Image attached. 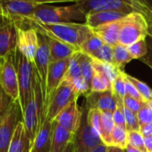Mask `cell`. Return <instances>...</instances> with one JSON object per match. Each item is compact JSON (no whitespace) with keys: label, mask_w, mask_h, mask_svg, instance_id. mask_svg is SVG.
<instances>
[{"label":"cell","mask_w":152,"mask_h":152,"mask_svg":"<svg viewBox=\"0 0 152 152\" xmlns=\"http://www.w3.org/2000/svg\"><path fill=\"white\" fill-rule=\"evenodd\" d=\"M34 28L38 33L47 37L63 41L72 45L78 49L94 32L86 23H58V24H43L32 20H26L21 26Z\"/></svg>","instance_id":"cell-1"},{"label":"cell","mask_w":152,"mask_h":152,"mask_svg":"<svg viewBox=\"0 0 152 152\" xmlns=\"http://www.w3.org/2000/svg\"><path fill=\"white\" fill-rule=\"evenodd\" d=\"M44 99L40 81L37 72H35L33 88L30 98L22 111V122L28 137L33 143L39 130L45 122Z\"/></svg>","instance_id":"cell-2"},{"label":"cell","mask_w":152,"mask_h":152,"mask_svg":"<svg viewBox=\"0 0 152 152\" xmlns=\"http://www.w3.org/2000/svg\"><path fill=\"white\" fill-rule=\"evenodd\" d=\"M28 20L43 24H58L69 23L72 20H86V15L83 14L76 4L69 6H53L46 3L39 5L30 19Z\"/></svg>","instance_id":"cell-3"},{"label":"cell","mask_w":152,"mask_h":152,"mask_svg":"<svg viewBox=\"0 0 152 152\" xmlns=\"http://www.w3.org/2000/svg\"><path fill=\"white\" fill-rule=\"evenodd\" d=\"M12 58L19 83V102L23 111L32 93L36 69L34 63L30 61L17 48L12 53Z\"/></svg>","instance_id":"cell-4"},{"label":"cell","mask_w":152,"mask_h":152,"mask_svg":"<svg viewBox=\"0 0 152 152\" xmlns=\"http://www.w3.org/2000/svg\"><path fill=\"white\" fill-rule=\"evenodd\" d=\"M147 36V24L142 13L134 11L123 19L119 32V44L129 46L139 40L146 38Z\"/></svg>","instance_id":"cell-5"},{"label":"cell","mask_w":152,"mask_h":152,"mask_svg":"<svg viewBox=\"0 0 152 152\" xmlns=\"http://www.w3.org/2000/svg\"><path fill=\"white\" fill-rule=\"evenodd\" d=\"M82 118L81 126L75 133L73 140V152H91L96 147L102 144V141L97 131L90 126L88 120V108L85 103L82 109Z\"/></svg>","instance_id":"cell-6"},{"label":"cell","mask_w":152,"mask_h":152,"mask_svg":"<svg viewBox=\"0 0 152 152\" xmlns=\"http://www.w3.org/2000/svg\"><path fill=\"white\" fill-rule=\"evenodd\" d=\"M79 96L80 95L73 86L70 82L64 79L53 94L48 102L46 110V120L53 122L65 108L72 102H77Z\"/></svg>","instance_id":"cell-7"},{"label":"cell","mask_w":152,"mask_h":152,"mask_svg":"<svg viewBox=\"0 0 152 152\" xmlns=\"http://www.w3.org/2000/svg\"><path fill=\"white\" fill-rule=\"evenodd\" d=\"M47 2L41 1H22V0H0V6L4 12L14 21L16 26L33 15L36 9Z\"/></svg>","instance_id":"cell-8"},{"label":"cell","mask_w":152,"mask_h":152,"mask_svg":"<svg viewBox=\"0 0 152 152\" xmlns=\"http://www.w3.org/2000/svg\"><path fill=\"white\" fill-rule=\"evenodd\" d=\"M75 4L85 15L106 11L121 12L130 14L135 11L130 0H83L76 1Z\"/></svg>","instance_id":"cell-9"},{"label":"cell","mask_w":152,"mask_h":152,"mask_svg":"<svg viewBox=\"0 0 152 152\" xmlns=\"http://www.w3.org/2000/svg\"><path fill=\"white\" fill-rule=\"evenodd\" d=\"M21 121L22 111L19 101H16L0 123V152H8L15 128Z\"/></svg>","instance_id":"cell-10"},{"label":"cell","mask_w":152,"mask_h":152,"mask_svg":"<svg viewBox=\"0 0 152 152\" xmlns=\"http://www.w3.org/2000/svg\"><path fill=\"white\" fill-rule=\"evenodd\" d=\"M16 46V25L0 6V58H4L13 53Z\"/></svg>","instance_id":"cell-11"},{"label":"cell","mask_w":152,"mask_h":152,"mask_svg":"<svg viewBox=\"0 0 152 152\" xmlns=\"http://www.w3.org/2000/svg\"><path fill=\"white\" fill-rule=\"evenodd\" d=\"M70 59L57 61L50 62L47 76V86H46V94L44 98V108H45V118H46V110L47 108L48 102L56 92L59 85L65 78V76L67 72L69 67ZM46 120V119H45Z\"/></svg>","instance_id":"cell-12"},{"label":"cell","mask_w":152,"mask_h":152,"mask_svg":"<svg viewBox=\"0 0 152 152\" xmlns=\"http://www.w3.org/2000/svg\"><path fill=\"white\" fill-rule=\"evenodd\" d=\"M0 85L8 95L14 101H19V83L12 58V53L3 58L0 72Z\"/></svg>","instance_id":"cell-13"},{"label":"cell","mask_w":152,"mask_h":152,"mask_svg":"<svg viewBox=\"0 0 152 152\" xmlns=\"http://www.w3.org/2000/svg\"><path fill=\"white\" fill-rule=\"evenodd\" d=\"M33 63H34L36 72L40 81L43 99H44L45 94H46L47 70H48V67L50 64V51H49L47 37L41 35L39 33V48H38Z\"/></svg>","instance_id":"cell-14"},{"label":"cell","mask_w":152,"mask_h":152,"mask_svg":"<svg viewBox=\"0 0 152 152\" xmlns=\"http://www.w3.org/2000/svg\"><path fill=\"white\" fill-rule=\"evenodd\" d=\"M17 46L16 48L31 62L39 48V33L32 28L17 27Z\"/></svg>","instance_id":"cell-15"},{"label":"cell","mask_w":152,"mask_h":152,"mask_svg":"<svg viewBox=\"0 0 152 152\" xmlns=\"http://www.w3.org/2000/svg\"><path fill=\"white\" fill-rule=\"evenodd\" d=\"M82 118V110L79 109L77 102H73L65 108L55 118L58 125L73 134L78 131Z\"/></svg>","instance_id":"cell-16"},{"label":"cell","mask_w":152,"mask_h":152,"mask_svg":"<svg viewBox=\"0 0 152 152\" xmlns=\"http://www.w3.org/2000/svg\"><path fill=\"white\" fill-rule=\"evenodd\" d=\"M85 100V105L88 110H99L100 111H108L114 113L116 109V100L112 90H108L102 93L90 92L87 94Z\"/></svg>","instance_id":"cell-17"},{"label":"cell","mask_w":152,"mask_h":152,"mask_svg":"<svg viewBox=\"0 0 152 152\" xmlns=\"http://www.w3.org/2000/svg\"><path fill=\"white\" fill-rule=\"evenodd\" d=\"M47 40L50 51V62L70 59L74 53L80 51L77 47L63 41L50 37H47Z\"/></svg>","instance_id":"cell-18"},{"label":"cell","mask_w":152,"mask_h":152,"mask_svg":"<svg viewBox=\"0 0 152 152\" xmlns=\"http://www.w3.org/2000/svg\"><path fill=\"white\" fill-rule=\"evenodd\" d=\"M53 134V122L45 120L32 143L30 152H50Z\"/></svg>","instance_id":"cell-19"},{"label":"cell","mask_w":152,"mask_h":152,"mask_svg":"<svg viewBox=\"0 0 152 152\" xmlns=\"http://www.w3.org/2000/svg\"><path fill=\"white\" fill-rule=\"evenodd\" d=\"M123 19L117 21L101 25L98 28H92L93 32L99 36L105 44L115 46L119 44V32L122 26Z\"/></svg>","instance_id":"cell-20"},{"label":"cell","mask_w":152,"mask_h":152,"mask_svg":"<svg viewBox=\"0 0 152 152\" xmlns=\"http://www.w3.org/2000/svg\"><path fill=\"white\" fill-rule=\"evenodd\" d=\"M74 134H71L56 121H53V134L50 152H64L73 142Z\"/></svg>","instance_id":"cell-21"},{"label":"cell","mask_w":152,"mask_h":152,"mask_svg":"<svg viewBox=\"0 0 152 152\" xmlns=\"http://www.w3.org/2000/svg\"><path fill=\"white\" fill-rule=\"evenodd\" d=\"M126 15H128V14H125L121 12H114V11L92 12V13L86 15L85 23L90 28H95L101 25H105L108 23L124 19Z\"/></svg>","instance_id":"cell-22"},{"label":"cell","mask_w":152,"mask_h":152,"mask_svg":"<svg viewBox=\"0 0 152 152\" xmlns=\"http://www.w3.org/2000/svg\"><path fill=\"white\" fill-rule=\"evenodd\" d=\"M32 142L26 134L23 122L21 121L15 128L8 152H30Z\"/></svg>","instance_id":"cell-23"},{"label":"cell","mask_w":152,"mask_h":152,"mask_svg":"<svg viewBox=\"0 0 152 152\" xmlns=\"http://www.w3.org/2000/svg\"><path fill=\"white\" fill-rule=\"evenodd\" d=\"M114 127L115 123L113 120V113L108 111H101L99 137L102 142L108 147L111 146V134Z\"/></svg>","instance_id":"cell-24"},{"label":"cell","mask_w":152,"mask_h":152,"mask_svg":"<svg viewBox=\"0 0 152 152\" xmlns=\"http://www.w3.org/2000/svg\"><path fill=\"white\" fill-rule=\"evenodd\" d=\"M77 59L81 69V73L84 80L90 86L91 80L94 75V67H93V59L88 54L79 51L77 53Z\"/></svg>","instance_id":"cell-25"},{"label":"cell","mask_w":152,"mask_h":152,"mask_svg":"<svg viewBox=\"0 0 152 152\" xmlns=\"http://www.w3.org/2000/svg\"><path fill=\"white\" fill-rule=\"evenodd\" d=\"M133 59L127 46L118 44L113 47V64L120 70H124L125 66Z\"/></svg>","instance_id":"cell-26"},{"label":"cell","mask_w":152,"mask_h":152,"mask_svg":"<svg viewBox=\"0 0 152 152\" xmlns=\"http://www.w3.org/2000/svg\"><path fill=\"white\" fill-rule=\"evenodd\" d=\"M93 67H94V71H97L99 74L106 77L112 84L121 71L114 64L101 62V61H99L95 59H93Z\"/></svg>","instance_id":"cell-27"},{"label":"cell","mask_w":152,"mask_h":152,"mask_svg":"<svg viewBox=\"0 0 152 152\" xmlns=\"http://www.w3.org/2000/svg\"><path fill=\"white\" fill-rule=\"evenodd\" d=\"M128 145V132L125 127L115 126L111 134V146L125 150Z\"/></svg>","instance_id":"cell-28"},{"label":"cell","mask_w":152,"mask_h":152,"mask_svg":"<svg viewBox=\"0 0 152 152\" xmlns=\"http://www.w3.org/2000/svg\"><path fill=\"white\" fill-rule=\"evenodd\" d=\"M104 45H105V43L103 42V40L99 36H97L95 33H93L81 45L80 51L88 54L89 56H92L99 49H101Z\"/></svg>","instance_id":"cell-29"},{"label":"cell","mask_w":152,"mask_h":152,"mask_svg":"<svg viewBox=\"0 0 152 152\" xmlns=\"http://www.w3.org/2000/svg\"><path fill=\"white\" fill-rule=\"evenodd\" d=\"M124 77L128 79L136 88L138 93L141 94L142 98L143 99L144 102H149L152 100V89L144 82L139 80L138 78H135L133 76H130L124 71Z\"/></svg>","instance_id":"cell-30"},{"label":"cell","mask_w":152,"mask_h":152,"mask_svg":"<svg viewBox=\"0 0 152 152\" xmlns=\"http://www.w3.org/2000/svg\"><path fill=\"white\" fill-rule=\"evenodd\" d=\"M112 90V83L103 75L94 71V75L90 84V92L102 93Z\"/></svg>","instance_id":"cell-31"},{"label":"cell","mask_w":152,"mask_h":152,"mask_svg":"<svg viewBox=\"0 0 152 152\" xmlns=\"http://www.w3.org/2000/svg\"><path fill=\"white\" fill-rule=\"evenodd\" d=\"M132 6L134 8L135 11L139 12L140 13L142 14V16L144 17L145 20H146V24H147V32H148V36L152 37V11L143 4L142 1L140 0H130Z\"/></svg>","instance_id":"cell-32"},{"label":"cell","mask_w":152,"mask_h":152,"mask_svg":"<svg viewBox=\"0 0 152 152\" xmlns=\"http://www.w3.org/2000/svg\"><path fill=\"white\" fill-rule=\"evenodd\" d=\"M78 53V52H77ZM77 53H74L71 58H70V61H69V67L67 69V72L65 76V80L72 83L73 80L82 77V73H81V69H80V66H79V62H78V59H77Z\"/></svg>","instance_id":"cell-33"},{"label":"cell","mask_w":152,"mask_h":152,"mask_svg":"<svg viewBox=\"0 0 152 152\" xmlns=\"http://www.w3.org/2000/svg\"><path fill=\"white\" fill-rule=\"evenodd\" d=\"M16 101H14L10 95H8L0 85V123L10 111L12 106Z\"/></svg>","instance_id":"cell-34"},{"label":"cell","mask_w":152,"mask_h":152,"mask_svg":"<svg viewBox=\"0 0 152 152\" xmlns=\"http://www.w3.org/2000/svg\"><path fill=\"white\" fill-rule=\"evenodd\" d=\"M127 49H128L130 54L132 55V57L133 59H139L140 60L141 58H142L147 53V51H148L146 38L133 43V45L127 46Z\"/></svg>","instance_id":"cell-35"},{"label":"cell","mask_w":152,"mask_h":152,"mask_svg":"<svg viewBox=\"0 0 152 152\" xmlns=\"http://www.w3.org/2000/svg\"><path fill=\"white\" fill-rule=\"evenodd\" d=\"M90 57L101 62L113 64V46L105 44L101 49Z\"/></svg>","instance_id":"cell-36"},{"label":"cell","mask_w":152,"mask_h":152,"mask_svg":"<svg viewBox=\"0 0 152 152\" xmlns=\"http://www.w3.org/2000/svg\"><path fill=\"white\" fill-rule=\"evenodd\" d=\"M128 144L142 152H148L144 144V136L140 131L128 132Z\"/></svg>","instance_id":"cell-37"},{"label":"cell","mask_w":152,"mask_h":152,"mask_svg":"<svg viewBox=\"0 0 152 152\" xmlns=\"http://www.w3.org/2000/svg\"><path fill=\"white\" fill-rule=\"evenodd\" d=\"M124 70H121L117 77L112 84V91L116 98H119L124 100L125 97V77L123 76Z\"/></svg>","instance_id":"cell-38"},{"label":"cell","mask_w":152,"mask_h":152,"mask_svg":"<svg viewBox=\"0 0 152 152\" xmlns=\"http://www.w3.org/2000/svg\"><path fill=\"white\" fill-rule=\"evenodd\" d=\"M140 126H143L152 123V109L148 102H143L140 111L137 114Z\"/></svg>","instance_id":"cell-39"},{"label":"cell","mask_w":152,"mask_h":152,"mask_svg":"<svg viewBox=\"0 0 152 152\" xmlns=\"http://www.w3.org/2000/svg\"><path fill=\"white\" fill-rule=\"evenodd\" d=\"M125 127L127 132L140 131L141 126L138 121L137 115L133 113L131 110L125 107Z\"/></svg>","instance_id":"cell-40"},{"label":"cell","mask_w":152,"mask_h":152,"mask_svg":"<svg viewBox=\"0 0 152 152\" xmlns=\"http://www.w3.org/2000/svg\"><path fill=\"white\" fill-rule=\"evenodd\" d=\"M100 119H101V111L99 110H89L88 111V120L90 126L97 131V133L100 134Z\"/></svg>","instance_id":"cell-41"},{"label":"cell","mask_w":152,"mask_h":152,"mask_svg":"<svg viewBox=\"0 0 152 152\" xmlns=\"http://www.w3.org/2000/svg\"><path fill=\"white\" fill-rule=\"evenodd\" d=\"M143 104V102H141L133 97L125 95V97L124 98V105L126 109H128L129 110H131L133 113H134L135 115L138 114V112L140 111L142 106Z\"/></svg>","instance_id":"cell-42"},{"label":"cell","mask_w":152,"mask_h":152,"mask_svg":"<svg viewBox=\"0 0 152 152\" xmlns=\"http://www.w3.org/2000/svg\"><path fill=\"white\" fill-rule=\"evenodd\" d=\"M123 76H124V72H123ZM125 95L133 97V98H135V99H137V100L144 102L143 99L142 98L141 94L138 93V91L136 90V88L134 87V86L128 79H126L125 77Z\"/></svg>","instance_id":"cell-43"},{"label":"cell","mask_w":152,"mask_h":152,"mask_svg":"<svg viewBox=\"0 0 152 152\" xmlns=\"http://www.w3.org/2000/svg\"><path fill=\"white\" fill-rule=\"evenodd\" d=\"M146 42H147V46H148V51L147 53L140 59L142 62L147 64L150 68L152 69V37L150 36H147L146 37Z\"/></svg>","instance_id":"cell-44"},{"label":"cell","mask_w":152,"mask_h":152,"mask_svg":"<svg viewBox=\"0 0 152 152\" xmlns=\"http://www.w3.org/2000/svg\"><path fill=\"white\" fill-rule=\"evenodd\" d=\"M140 132H141V134L144 137L152 136V123L151 124H149V125H146V126H142L141 129H140Z\"/></svg>","instance_id":"cell-45"},{"label":"cell","mask_w":152,"mask_h":152,"mask_svg":"<svg viewBox=\"0 0 152 152\" xmlns=\"http://www.w3.org/2000/svg\"><path fill=\"white\" fill-rule=\"evenodd\" d=\"M144 144L148 152L152 151V136L144 137Z\"/></svg>","instance_id":"cell-46"},{"label":"cell","mask_w":152,"mask_h":152,"mask_svg":"<svg viewBox=\"0 0 152 152\" xmlns=\"http://www.w3.org/2000/svg\"><path fill=\"white\" fill-rule=\"evenodd\" d=\"M107 149H108V146H106L104 143H102L99 146L96 147L91 152H107Z\"/></svg>","instance_id":"cell-47"},{"label":"cell","mask_w":152,"mask_h":152,"mask_svg":"<svg viewBox=\"0 0 152 152\" xmlns=\"http://www.w3.org/2000/svg\"><path fill=\"white\" fill-rule=\"evenodd\" d=\"M107 152H125V151L116 148V147H114V146H109L107 149Z\"/></svg>","instance_id":"cell-48"},{"label":"cell","mask_w":152,"mask_h":152,"mask_svg":"<svg viewBox=\"0 0 152 152\" xmlns=\"http://www.w3.org/2000/svg\"><path fill=\"white\" fill-rule=\"evenodd\" d=\"M125 152H142L141 151H139V150H137V149H135V148H133V146H131V145H127V147H126V149H125Z\"/></svg>","instance_id":"cell-49"},{"label":"cell","mask_w":152,"mask_h":152,"mask_svg":"<svg viewBox=\"0 0 152 152\" xmlns=\"http://www.w3.org/2000/svg\"><path fill=\"white\" fill-rule=\"evenodd\" d=\"M142 2L145 5H147L152 11V0H143Z\"/></svg>","instance_id":"cell-50"},{"label":"cell","mask_w":152,"mask_h":152,"mask_svg":"<svg viewBox=\"0 0 152 152\" xmlns=\"http://www.w3.org/2000/svg\"><path fill=\"white\" fill-rule=\"evenodd\" d=\"M73 142L68 145V147L65 149V151L64 152H73Z\"/></svg>","instance_id":"cell-51"},{"label":"cell","mask_w":152,"mask_h":152,"mask_svg":"<svg viewBox=\"0 0 152 152\" xmlns=\"http://www.w3.org/2000/svg\"><path fill=\"white\" fill-rule=\"evenodd\" d=\"M2 61H3V58H0V72H1V66H2Z\"/></svg>","instance_id":"cell-52"},{"label":"cell","mask_w":152,"mask_h":152,"mask_svg":"<svg viewBox=\"0 0 152 152\" xmlns=\"http://www.w3.org/2000/svg\"><path fill=\"white\" fill-rule=\"evenodd\" d=\"M148 103H149V105L151 106V109H152V102H151H151H149Z\"/></svg>","instance_id":"cell-53"},{"label":"cell","mask_w":152,"mask_h":152,"mask_svg":"<svg viewBox=\"0 0 152 152\" xmlns=\"http://www.w3.org/2000/svg\"><path fill=\"white\" fill-rule=\"evenodd\" d=\"M151 102H152V100H151Z\"/></svg>","instance_id":"cell-54"},{"label":"cell","mask_w":152,"mask_h":152,"mask_svg":"<svg viewBox=\"0 0 152 152\" xmlns=\"http://www.w3.org/2000/svg\"><path fill=\"white\" fill-rule=\"evenodd\" d=\"M151 152H152V151H151Z\"/></svg>","instance_id":"cell-55"}]
</instances>
